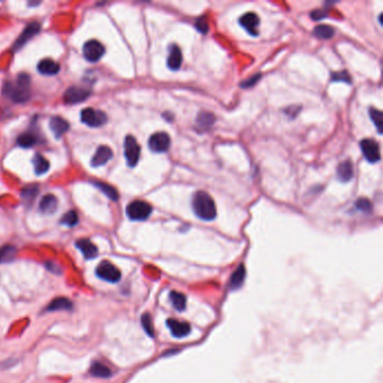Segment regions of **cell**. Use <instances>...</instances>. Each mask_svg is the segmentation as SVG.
Returning a JSON list of instances; mask_svg holds the SVG:
<instances>
[{
  "instance_id": "8",
  "label": "cell",
  "mask_w": 383,
  "mask_h": 383,
  "mask_svg": "<svg viewBox=\"0 0 383 383\" xmlns=\"http://www.w3.org/2000/svg\"><path fill=\"white\" fill-rule=\"evenodd\" d=\"M170 144L171 139L164 132L155 133L148 140V147L154 153H165L170 148Z\"/></svg>"
},
{
  "instance_id": "11",
  "label": "cell",
  "mask_w": 383,
  "mask_h": 383,
  "mask_svg": "<svg viewBox=\"0 0 383 383\" xmlns=\"http://www.w3.org/2000/svg\"><path fill=\"white\" fill-rule=\"evenodd\" d=\"M90 96V91L81 88V87H70L65 91L63 96V100L66 103H79L85 101Z\"/></svg>"
},
{
  "instance_id": "5",
  "label": "cell",
  "mask_w": 383,
  "mask_h": 383,
  "mask_svg": "<svg viewBox=\"0 0 383 383\" xmlns=\"http://www.w3.org/2000/svg\"><path fill=\"white\" fill-rule=\"evenodd\" d=\"M81 122L89 127H101L108 122V117L101 110H96L94 108H86L81 111Z\"/></svg>"
},
{
  "instance_id": "29",
  "label": "cell",
  "mask_w": 383,
  "mask_h": 383,
  "mask_svg": "<svg viewBox=\"0 0 383 383\" xmlns=\"http://www.w3.org/2000/svg\"><path fill=\"white\" fill-rule=\"evenodd\" d=\"M245 279V268L244 265H239V268L236 269V271L233 273V276L231 278V288L233 290H235L237 288H239L242 286V283Z\"/></svg>"
},
{
  "instance_id": "13",
  "label": "cell",
  "mask_w": 383,
  "mask_h": 383,
  "mask_svg": "<svg viewBox=\"0 0 383 383\" xmlns=\"http://www.w3.org/2000/svg\"><path fill=\"white\" fill-rule=\"evenodd\" d=\"M41 30V25L37 22H33L30 25H27L26 28H25L24 32L22 33V35L18 37V40L16 41V43L14 45V48L18 49L20 48H23L25 44L30 41L33 36H35L37 33Z\"/></svg>"
},
{
  "instance_id": "32",
  "label": "cell",
  "mask_w": 383,
  "mask_h": 383,
  "mask_svg": "<svg viewBox=\"0 0 383 383\" xmlns=\"http://www.w3.org/2000/svg\"><path fill=\"white\" fill-rule=\"evenodd\" d=\"M332 81L333 82H345V83H352V77L349 76L347 71H338V72H333L332 73Z\"/></svg>"
},
{
  "instance_id": "18",
  "label": "cell",
  "mask_w": 383,
  "mask_h": 383,
  "mask_svg": "<svg viewBox=\"0 0 383 383\" xmlns=\"http://www.w3.org/2000/svg\"><path fill=\"white\" fill-rule=\"evenodd\" d=\"M61 69L60 64L57 62L53 61L52 59H44L40 61V63L37 64V70L42 74L45 76H54V74L59 73Z\"/></svg>"
},
{
  "instance_id": "10",
  "label": "cell",
  "mask_w": 383,
  "mask_h": 383,
  "mask_svg": "<svg viewBox=\"0 0 383 383\" xmlns=\"http://www.w3.org/2000/svg\"><path fill=\"white\" fill-rule=\"evenodd\" d=\"M239 23L248 34L252 36L259 35V25H260V18L259 16L254 12H246L242 17L239 19Z\"/></svg>"
},
{
  "instance_id": "16",
  "label": "cell",
  "mask_w": 383,
  "mask_h": 383,
  "mask_svg": "<svg viewBox=\"0 0 383 383\" xmlns=\"http://www.w3.org/2000/svg\"><path fill=\"white\" fill-rule=\"evenodd\" d=\"M112 157V151L110 147L105 146H99L96 151L95 155L93 159H91V165L95 166V168H98V166L105 165L108 161H109Z\"/></svg>"
},
{
  "instance_id": "21",
  "label": "cell",
  "mask_w": 383,
  "mask_h": 383,
  "mask_svg": "<svg viewBox=\"0 0 383 383\" xmlns=\"http://www.w3.org/2000/svg\"><path fill=\"white\" fill-rule=\"evenodd\" d=\"M72 309V302H71L68 298L59 297L55 298L52 302L49 303L47 308V311H59V310H71Z\"/></svg>"
},
{
  "instance_id": "22",
  "label": "cell",
  "mask_w": 383,
  "mask_h": 383,
  "mask_svg": "<svg viewBox=\"0 0 383 383\" xmlns=\"http://www.w3.org/2000/svg\"><path fill=\"white\" fill-rule=\"evenodd\" d=\"M33 165H34V170L37 176H42V174L47 173L49 169V162L39 153L33 159Z\"/></svg>"
},
{
  "instance_id": "12",
  "label": "cell",
  "mask_w": 383,
  "mask_h": 383,
  "mask_svg": "<svg viewBox=\"0 0 383 383\" xmlns=\"http://www.w3.org/2000/svg\"><path fill=\"white\" fill-rule=\"evenodd\" d=\"M166 326L169 327L171 334L177 337V338H182V337H186L190 334L191 332V327L190 325L187 322H180V320L170 318L166 320Z\"/></svg>"
},
{
  "instance_id": "7",
  "label": "cell",
  "mask_w": 383,
  "mask_h": 383,
  "mask_svg": "<svg viewBox=\"0 0 383 383\" xmlns=\"http://www.w3.org/2000/svg\"><path fill=\"white\" fill-rule=\"evenodd\" d=\"M105 52H106L105 47H103L100 42L96 40L88 41L87 43H85L82 48L83 56L86 57V60H88L89 62H93V63L100 60L103 56V54H105Z\"/></svg>"
},
{
  "instance_id": "2",
  "label": "cell",
  "mask_w": 383,
  "mask_h": 383,
  "mask_svg": "<svg viewBox=\"0 0 383 383\" xmlns=\"http://www.w3.org/2000/svg\"><path fill=\"white\" fill-rule=\"evenodd\" d=\"M192 210L198 218L206 222L214 220L217 216V209L214 199L206 191H197L192 197Z\"/></svg>"
},
{
  "instance_id": "37",
  "label": "cell",
  "mask_w": 383,
  "mask_h": 383,
  "mask_svg": "<svg viewBox=\"0 0 383 383\" xmlns=\"http://www.w3.org/2000/svg\"><path fill=\"white\" fill-rule=\"evenodd\" d=\"M15 253V248L12 246H5L0 249V262L3 261L6 257L11 256Z\"/></svg>"
},
{
  "instance_id": "36",
  "label": "cell",
  "mask_w": 383,
  "mask_h": 383,
  "mask_svg": "<svg viewBox=\"0 0 383 383\" xmlns=\"http://www.w3.org/2000/svg\"><path fill=\"white\" fill-rule=\"evenodd\" d=\"M261 77H262V74L257 73V74H255V76H253L252 78L247 79V80H244L242 83H240V87H242V88H251V87H253L254 85H256L257 81H259L261 79Z\"/></svg>"
},
{
  "instance_id": "25",
  "label": "cell",
  "mask_w": 383,
  "mask_h": 383,
  "mask_svg": "<svg viewBox=\"0 0 383 383\" xmlns=\"http://www.w3.org/2000/svg\"><path fill=\"white\" fill-rule=\"evenodd\" d=\"M94 185L97 187V188L101 191L102 193H105L108 198L112 201H117L119 198V194L117 192L114 187H111L108 185V183H103V182H94Z\"/></svg>"
},
{
  "instance_id": "35",
  "label": "cell",
  "mask_w": 383,
  "mask_h": 383,
  "mask_svg": "<svg viewBox=\"0 0 383 383\" xmlns=\"http://www.w3.org/2000/svg\"><path fill=\"white\" fill-rule=\"evenodd\" d=\"M195 28H197L201 34H207L208 31H209V26H208L206 16H202V17H199L195 20Z\"/></svg>"
},
{
  "instance_id": "1",
  "label": "cell",
  "mask_w": 383,
  "mask_h": 383,
  "mask_svg": "<svg viewBox=\"0 0 383 383\" xmlns=\"http://www.w3.org/2000/svg\"><path fill=\"white\" fill-rule=\"evenodd\" d=\"M2 94L14 102H25L31 98V78L26 73H20L16 80L6 82Z\"/></svg>"
},
{
  "instance_id": "31",
  "label": "cell",
  "mask_w": 383,
  "mask_h": 383,
  "mask_svg": "<svg viewBox=\"0 0 383 383\" xmlns=\"http://www.w3.org/2000/svg\"><path fill=\"white\" fill-rule=\"evenodd\" d=\"M78 222H79L78 214L74 210L68 211L61 219V224L62 225H65V226H69V227L76 226V225L78 224Z\"/></svg>"
},
{
  "instance_id": "4",
  "label": "cell",
  "mask_w": 383,
  "mask_h": 383,
  "mask_svg": "<svg viewBox=\"0 0 383 383\" xmlns=\"http://www.w3.org/2000/svg\"><path fill=\"white\" fill-rule=\"evenodd\" d=\"M124 154L127 164L130 166H135L140 161L141 156V147L134 136L127 135L124 142Z\"/></svg>"
},
{
  "instance_id": "26",
  "label": "cell",
  "mask_w": 383,
  "mask_h": 383,
  "mask_svg": "<svg viewBox=\"0 0 383 383\" xmlns=\"http://www.w3.org/2000/svg\"><path fill=\"white\" fill-rule=\"evenodd\" d=\"M197 123L198 126L201 127L203 131L210 128L212 125L215 123V116L211 114V112H207V111H201L200 114L198 115L197 118Z\"/></svg>"
},
{
  "instance_id": "20",
  "label": "cell",
  "mask_w": 383,
  "mask_h": 383,
  "mask_svg": "<svg viewBox=\"0 0 383 383\" xmlns=\"http://www.w3.org/2000/svg\"><path fill=\"white\" fill-rule=\"evenodd\" d=\"M57 198L53 194H47L42 198L40 201V210L43 214L51 215L53 212H55L57 209Z\"/></svg>"
},
{
  "instance_id": "30",
  "label": "cell",
  "mask_w": 383,
  "mask_h": 383,
  "mask_svg": "<svg viewBox=\"0 0 383 383\" xmlns=\"http://www.w3.org/2000/svg\"><path fill=\"white\" fill-rule=\"evenodd\" d=\"M370 117H371V120L378 128L379 134H382V125H383L382 112L379 109H377V108H371V109H370Z\"/></svg>"
},
{
  "instance_id": "15",
  "label": "cell",
  "mask_w": 383,
  "mask_h": 383,
  "mask_svg": "<svg viewBox=\"0 0 383 383\" xmlns=\"http://www.w3.org/2000/svg\"><path fill=\"white\" fill-rule=\"evenodd\" d=\"M76 246L80 249L81 253L87 260L96 259L98 255V248L91 240L87 239H78L76 242Z\"/></svg>"
},
{
  "instance_id": "9",
  "label": "cell",
  "mask_w": 383,
  "mask_h": 383,
  "mask_svg": "<svg viewBox=\"0 0 383 383\" xmlns=\"http://www.w3.org/2000/svg\"><path fill=\"white\" fill-rule=\"evenodd\" d=\"M360 146L362 149V153H363V156L365 157L366 161L370 162V163H377V162L380 161L381 159L380 146H379V144L376 141L365 139L363 141H361Z\"/></svg>"
},
{
  "instance_id": "17",
  "label": "cell",
  "mask_w": 383,
  "mask_h": 383,
  "mask_svg": "<svg viewBox=\"0 0 383 383\" xmlns=\"http://www.w3.org/2000/svg\"><path fill=\"white\" fill-rule=\"evenodd\" d=\"M69 123L66 122L65 119L59 117V116L52 117L51 120H49V128H51L53 135L55 136L56 139H61V137L69 131Z\"/></svg>"
},
{
  "instance_id": "27",
  "label": "cell",
  "mask_w": 383,
  "mask_h": 383,
  "mask_svg": "<svg viewBox=\"0 0 383 383\" xmlns=\"http://www.w3.org/2000/svg\"><path fill=\"white\" fill-rule=\"evenodd\" d=\"M170 299H171L173 307L176 308L178 311H183L186 309L187 298L183 293L177 292V291H172V292L170 293Z\"/></svg>"
},
{
  "instance_id": "28",
  "label": "cell",
  "mask_w": 383,
  "mask_h": 383,
  "mask_svg": "<svg viewBox=\"0 0 383 383\" xmlns=\"http://www.w3.org/2000/svg\"><path fill=\"white\" fill-rule=\"evenodd\" d=\"M17 144L20 147L30 148L37 144V137L33 133H24L17 139Z\"/></svg>"
},
{
  "instance_id": "33",
  "label": "cell",
  "mask_w": 383,
  "mask_h": 383,
  "mask_svg": "<svg viewBox=\"0 0 383 383\" xmlns=\"http://www.w3.org/2000/svg\"><path fill=\"white\" fill-rule=\"evenodd\" d=\"M142 325H143L145 332L147 334L153 337L154 336V330H153V324H152V318L148 314H144L142 316Z\"/></svg>"
},
{
  "instance_id": "19",
  "label": "cell",
  "mask_w": 383,
  "mask_h": 383,
  "mask_svg": "<svg viewBox=\"0 0 383 383\" xmlns=\"http://www.w3.org/2000/svg\"><path fill=\"white\" fill-rule=\"evenodd\" d=\"M354 176L353 164L349 160L343 161L338 166H337V179L340 182H348Z\"/></svg>"
},
{
  "instance_id": "38",
  "label": "cell",
  "mask_w": 383,
  "mask_h": 383,
  "mask_svg": "<svg viewBox=\"0 0 383 383\" xmlns=\"http://www.w3.org/2000/svg\"><path fill=\"white\" fill-rule=\"evenodd\" d=\"M327 11L324 10V9H316L314 11L310 12V17L313 18L314 20H320V19H324L327 17Z\"/></svg>"
},
{
  "instance_id": "34",
  "label": "cell",
  "mask_w": 383,
  "mask_h": 383,
  "mask_svg": "<svg viewBox=\"0 0 383 383\" xmlns=\"http://www.w3.org/2000/svg\"><path fill=\"white\" fill-rule=\"evenodd\" d=\"M355 208L363 212H370L372 210V203L366 198H361L355 202Z\"/></svg>"
},
{
  "instance_id": "14",
  "label": "cell",
  "mask_w": 383,
  "mask_h": 383,
  "mask_svg": "<svg viewBox=\"0 0 383 383\" xmlns=\"http://www.w3.org/2000/svg\"><path fill=\"white\" fill-rule=\"evenodd\" d=\"M182 63V52L177 44L170 45L169 48V56L166 60L169 69L172 71H177L180 69Z\"/></svg>"
},
{
  "instance_id": "6",
  "label": "cell",
  "mask_w": 383,
  "mask_h": 383,
  "mask_svg": "<svg viewBox=\"0 0 383 383\" xmlns=\"http://www.w3.org/2000/svg\"><path fill=\"white\" fill-rule=\"evenodd\" d=\"M96 274H97V277L100 278L101 280L110 282V283L118 282L120 280V278H122L119 269L116 268L114 264L108 261L100 262V264L97 266V269H96Z\"/></svg>"
},
{
  "instance_id": "24",
  "label": "cell",
  "mask_w": 383,
  "mask_h": 383,
  "mask_svg": "<svg viewBox=\"0 0 383 383\" xmlns=\"http://www.w3.org/2000/svg\"><path fill=\"white\" fill-rule=\"evenodd\" d=\"M314 35L322 40H330L335 35V28L328 25H318L315 27Z\"/></svg>"
},
{
  "instance_id": "3",
  "label": "cell",
  "mask_w": 383,
  "mask_h": 383,
  "mask_svg": "<svg viewBox=\"0 0 383 383\" xmlns=\"http://www.w3.org/2000/svg\"><path fill=\"white\" fill-rule=\"evenodd\" d=\"M152 206L143 200H135L132 201L126 208V214L128 218L132 220H141L147 219L152 214Z\"/></svg>"
},
{
  "instance_id": "23",
  "label": "cell",
  "mask_w": 383,
  "mask_h": 383,
  "mask_svg": "<svg viewBox=\"0 0 383 383\" xmlns=\"http://www.w3.org/2000/svg\"><path fill=\"white\" fill-rule=\"evenodd\" d=\"M90 374L96 378H109L111 376V371L105 364L100 362H94L90 366Z\"/></svg>"
}]
</instances>
